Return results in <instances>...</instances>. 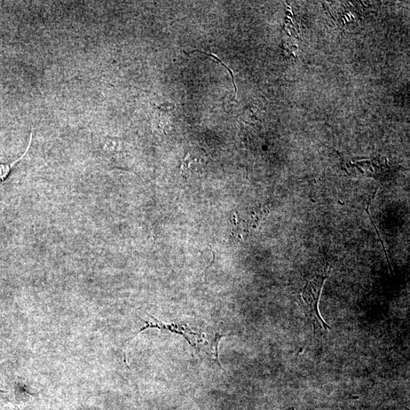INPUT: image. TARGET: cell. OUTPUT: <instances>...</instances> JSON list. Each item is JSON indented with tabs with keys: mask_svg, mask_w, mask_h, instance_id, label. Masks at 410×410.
Instances as JSON below:
<instances>
[{
	"mask_svg": "<svg viewBox=\"0 0 410 410\" xmlns=\"http://www.w3.org/2000/svg\"><path fill=\"white\" fill-rule=\"evenodd\" d=\"M328 268L308 280L304 286L301 298L303 309L308 317L312 322L314 329L330 330V326L321 317L319 305L323 287L328 278Z\"/></svg>",
	"mask_w": 410,
	"mask_h": 410,
	"instance_id": "1",
	"label": "cell"
},
{
	"mask_svg": "<svg viewBox=\"0 0 410 410\" xmlns=\"http://www.w3.org/2000/svg\"><path fill=\"white\" fill-rule=\"evenodd\" d=\"M150 317L152 318L155 321L152 322V321H145L146 326L144 327H141V328L139 330V332L136 333L135 336H133L132 338H130L128 341H126L125 344L129 342L130 341L132 340L133 338H135L141 332H143V331H144L147 329H149V328H157V329L163 330H168V331H170V332L178 334L179 335H182L186 339V341H188V343L189 344H190L193 346V344L192 342L191 337H189L188 335L200 337V335L199 333L194 332V331H193L190 328H188L186 325H177V324L165 325V324H163L162 322L157 321L156 319H154L153 317H152V315H150Z\"/></svg>",
	"mask_w": 410,
	"mask_h": 410,
	"instance_id": "2",
	"label": "cell"
},
{
	"mask_svg": "<svg viewBox=\"0 0 410 410\" xmlns=\"http://www.w3.org/2000/svg\"><path fill=\"white\" fill-rule=\"evenodd\" d=\"M31 140H33V133L30 134V141L28 146L26 149L25 153L17 161H14L12 163H6V164H0V182H3V181L10 175V173L12 170V168L14 167L15 164H17L19 161H21L24 157L28 153V150L30 148L31 144Z\"/></svg>",
	"mask_w": 410,
	"mask_h": 410,
	"instance_id": "3",
	"label": "cell"
}]
</instances>
